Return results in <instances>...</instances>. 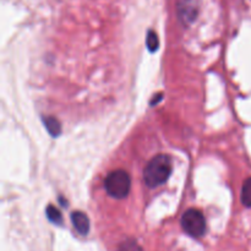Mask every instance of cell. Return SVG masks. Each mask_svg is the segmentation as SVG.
Instances as JSON below:
<instances>
[{
    "label": "cell",
    "mask_w": 251,
    "mask_h": 251,
    "mask_svg": "<svg viewBox=\"0 0 251 251\" xmlns=\"http://www.w3.org/2000/svg\"><path fill=\"white\" fill-rule=\"evenodd\" d=\"M173 171V162L168 154H158L147 163L144 171V180L150 188H156L168 180Z\"/></svg>",
    "instance_id": "1"
},
{
    "label": "cell",
    "mask_w": 251,
    "mask_h": 251,
    "mask_svg": "<svg viewBox=\"0 0 251 251\" xmlns=\"http://www.w3.org/2000/svg\"><path fill=\"white\" fill-rule=\"evenodd\" d=\"M131 186V179L130 176L123 169L112 172L104 179V188L108 195L114 199L126 198Z\"/></svg>",
    "instance_id": "2"
},
{
    "label": "cell",
    "mask_w": 251,
    "mask_h": 251,
    "mask_svg": "<svg viewBox=\"0 0 251 251\" xmlns=\"http://www.w3.org/2000/svg\"><path fill=\"white\" fill-rule=\"evenodd\" d=\"M181 227L193 238H200L206 232V221L202 212L190 208L181 217Z\"/></svg>",
    "instance_id": "3"
},
{
    "label": "cell",
    "mask_w": 251,
    "mask_h": 251,
    "mask_svg": "<svg viewBox=\"0 0 251 251\" xmlns=\"http://www.w3.org/2000/svg\"><path fill=\"white\" fill-rule=\"evenodd\" d=\"M71 222L80 234L86 235L90 230V220L81 211H75V212L71 213Z\"/></svg>",
    "instance_id": "4"
},
{
    "label": "cell",
    "mask_w": 251,
    "mask_h": 251,
    "mask_svg": "<svg viewBox=\"0 0 251 251\" xmlns=\"http://www.w3.org/2000/svg\"><path fill=\"white\" fill-rule=\"evenodd\" d=\"M43 123H44V125H46L47 130H48L49 134H50L51 136L56 137L60 135V132H61L60 123H59L55 118L46 117V118H43Z\"/></svg>",
    "instance_id": "5"
},
{
    "label": "cell",
    "mask_w": 251,
    "mask_h": 251,
    "mask_svg": "<svg viewBox=\"0 0 251 251\" xmlns=\"http://www.w3.org/2000/svg\"><path fill=\"white\" fill-rule=\"evenodd\" d=\"M47 217L50 222H53L54 225H61L63 223V216H61L60 211L53 205H49L46 210Z\"/></svg>",
    "instance_id": "6"
},
{
    "label": "cell",
    "mask_w": 251,
    "mask_h": 251,
    "mask_svg": "<svg viewBox=\"0 0 251 251\" xmlns=\"http://www.w3.org/2000/svg\"><path fill=\"white\" fill-rule=\"evenodd\" d=\"M242 202L247 207H251V176L244 181L242 188Z\"/></svg>",
    "instance_id": "7"
},
{
    "label": "cell",
    "mask_w": 251,
    "mask_h": 251,
    "mask_svg": "<svg viewBox=\"0 0 251 251\" xmlns=\"http://www.w3.org/2000/svg\"><path fill=\"white\" fill-rule=\"evenodd\" d=\"M119 251H142V249L136 240L126 239L120 244Z\"/></svg>",
    "instance_id": "8"
},
{
    "label": "cell",
    "mask_w": 251,
    "mask_h": 251,
    "mask_svg": "<svg viewBox=\"0 0 251 251\" xmlns=\"http://www.w3.org/2000/svg\"><path fill=\"white\" fill-rule=\"evenodd\" d=\"M147 47H149V49L151 51H156L157 49H158V37H157V34L154 33L153 31L149 32V34H147Z\"/></svg>",
    "instance_id": "9"
}]
</instances>
